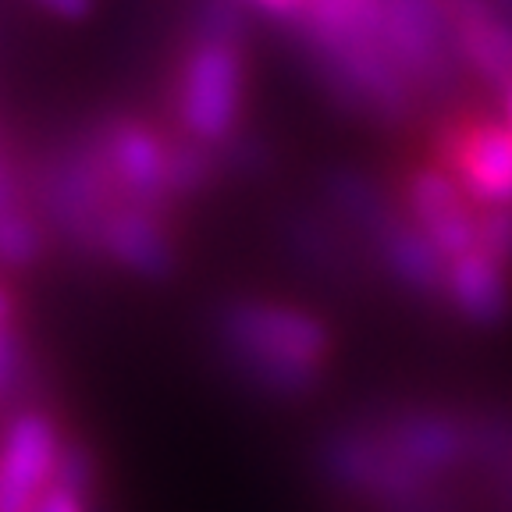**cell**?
<instances>
[{"label": "cell", "mask_w": 512, "mask_h": 512, "mask_svg": "<svg viewBox=\"0 0 512 512\" xmlns=\"http://www.w3.org/2000/svg\"><path fill=\"white\" fill-rule=\"evenodd\" d=\"M509 125H512V96H509ZM509 132H512V128H509Z\"/></svg>", "instance_id": "obj_16"}, {"label": "cell", "mask_w": 512, "mask_h": 512, "mask_svg": "<svg viewBox=\"0 0 512 512\" xmlns=\"http://www.w3.org/2000/svg\"><path fill=\"white\" fill-rule=\"evenodd\" d=\"M0 249L11 253V260H25L32 249L29 228H22L18 221H0Z\"/></svg>", "instance_id": "obj_12"}, {"label": "cell", "mask_w": 512, "mask_h": 512, "mask_svg": "<svg viewBox=\"0 0 512 512\" xmlns=\"http://www.w3.org/2000/svg\"><path fill=\"white\" fill-rule=\"evenodd\" d=\"M11 317V303H8V296H4V292H0V324H4V320Z\"/></svg>", "instance_id": "obj_15"}, {"label": "cell", "mask_w": 512, "mask_h": 512, "mask_svg": "<svg viewBox=\"0 0 512 512\" xmlns=\"http://www.w3.org/2000/svg\"><path fill=\"white\" fill-rule=\"evenodd\" d=\"M448 281H452V296H456L459 310L470 313L473 320H495L509 306L498 260L484 249H470V253L456 256Z\"/></svg>", "instance_id": "obj_6"}, {"label": "cell", "mask_w": 512, "mask_h": 512, "mask_svg": "<svg viewBox=\"0 0 512 512\" xmlns=\"http://www.w3.org/2000/svg\"><path fill=\"white\" fill-rule=\"evenodd\" d=\"M118 171L132 185H153L164 175V153H160L157 139L139 132V128H128L118 139Z\"/></svg>", "instance_id": "obj_7"}, {"label": "cell", "mask_w": 512, "mask_h": 512, "mask_svg": "<svg viewBox=\"0 0 512 512\" xmlns=\"http://www.w3.org/2000/svg\"><path fill=\"white\" fill-rule=\"evenodd\" d=\"M438 256H441V249L434 246L431 239H424V235L402 232L399 239L392 242L395 267H399L409 281H416V285H431V281L438 278Z\"/></svg>", "instance_id": "obj_8"}, {"label": "cell", "mask_w": 512, "mask_h": 512, "mask_svg": "<svg viewBox=\"0 0 512 512\" xmlns=\"http://www.w3.org/2000/svg\"><path fill=\"white\" fill-rule=\"evenodd\" d=\"M235 338L249 360L281 388L310 384L313 367L324 356V331L310 317L292 310H246L235 317Z\"/></svg>", "instance_id": "obj_1"}, {"label": "cell", "mask_w": 512, "mask_h": 512, "mask_svg": "<svg viewBox=\"0 0 512 512\" xmlns=\"http://www.w3.org/2000/svg\"><path fill=\"white\" fill-rule=\"evenodd\" d=\"M64 448L47 416L25 413L0 438V512H29L61 473Z\"/></svg>", "instance_id": "obj_2"}, {"label": "cell", "mask_w": 512, "mask_h": 512, "mask_svg": "<svg viewBox=\"0 0 512 512\" xmlns=\"http://www.w3.org/2000/svg\"><path fill=\"white\" fill-rule=\"evenodd\" d=\"M239 100V61L228 47H203L185 75L182 114L192 132L217 139L228 132Z\"/></svg>", "instance_id": "obj_3"}, {"label": "cell", "mask_w": 512, "mask_h": 512, "mask_svg": "<svg viewBox=\"0 0 512 512\" xmlns=\"http://www.w3.org/2000/svg\"><path fill=\"white\" fill-rule=\"evenodd\" d=\"M43 4H47L50 11H57V15H72V18L89 11V0H43Z\"/></svg>", "instance_id": "obj_13"}, {"label": "cell", "mask_w": 512, "mask_h": 512, "mask_svg": "<svg viewBox=\"0 0 512 512\" xmlns=\"http://www.w3.org/2000/svg\"><path fill=\"white\" fill-rule=\"evenodd\" d=\"M456 164L477 200L512 203V132L495 125L470 128L456 143Z\"/></svg>", "instance_id": "obj_5"}, {"label": "cell", "mask_w": 512, "mask_h": 512, "mask_svg": "<svg viewBox=\"0 0 512 512\" xmlns=\"http://www.w3.org/2000/svg\"><path fill=\"white\" fill-rule=\"evenodd\" d=\"M79 470H75L72 459H64L61 473L47 484L36 502H32L29 512H86V502H82V484H79Z\"/></svg>", "instance_id": "obj_9"}, {"label": "cell", "mask_w": 512, "mask_h": 512, "mask_svg": "<svg viewBox=\"0 0 512 512\" xmlns=\"http://www.w3.org/2000/svg\"><path fill=\"white\" fill-rule=\"evenodd\" d=\"M413 210L424 224L427 239L441 249V256H463L480 246V228L463 210L456 182L438 171H424L413 182Z\"/></svg>", "instance_id": "obj_4"}, {"label": "cell", "mask_w": 512, "mask_h": 512, "mask_svg": "<svg viewBox=\"0 0 512 512\" xmlns=\"http://www.w3.org/2000/svg\"><path fill=\"white\" fill-rule=\"evenodd\" d=\"M267 8H274V11H285V8H296L299 0H264Z\"/></svg>", "instance_id": "obj_14"}, {"label": "cell", "mask_w": 512, "mask_h": 512, "mask_svg": "<svg viewBox=\"0 0 512 512\" xmlns=\"http://www.w3.org/2000/svg\"><path fill=\"white\" fill-rule=\"evenodd\" d=\"M118 249L128 256V260H136V264H146L150 256H160V239L153 232L150 224L143 221H125L118 232Z\"/></svg>", "instance_id": "obj_10"}, {"label": "cell", "mask_w": 512, "mask_h": 512, "mask_svg": "<svg viewBox=\"0 0 512 512\" xmlns=\"http://www.w3.org/2000/svg\"><path fill=\"white\" fill-rule=\"evenodd\" d=\"M495 260H509L512 256V210H498L488 221L480 224V246Z\"/></svg>", "instance_id": "obj_11"}]
</instances>
